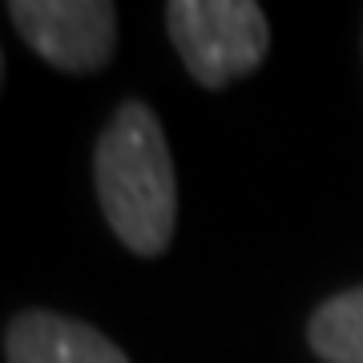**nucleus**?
<instances>
[{
	"label": "nucleus",
	"mask_w": 363,
	"mask_h": 363,
	"mask_svg": "<svg viewBox=\"0 0 363 363\" xmlns=\"http://www.w3.org/2000/svg\"><path fill=\"white\" fill-rule=\"evenodd\" d=\"M93 182L113 234L133 255H162L178 222V182L162 121L142 101H125L105 125Z\"/></svg>",
	"instance_id": "f257e3e1"
},
{
	"label": "nucleus",
	"mask_w": 363,
	"mask_h": 363,
	"mask_svg": "<svg viewBox=\"0 0 363 363\" xmlns=\"http://www.w3.org/2000/svg\"><path fill=\"white\" fill-rule=\"evenodd\" d=\"M16 33L52 69L93 73L105 69L117 40V9L101 0H13Z\"/></svg>",
	"instance_id": "7ed1b4c3"
},
{
	"label": "nucleus",
	"mask_w": 363,
	"mask_h": 363,
	"mask_svg": "<svg viewBox=\"0 0 363 363\" xmlns=\"http://www.w3.org/2000/svg\"><path fill=\"white\" fill-rule=\"evenodd\" d=\"M307 339L323 363H363V286L327 298L311 315Z\"/></svg>",
	"instance_id": "39448f33"
},
{
	"label": "nucleus",
	"mask_w": 363,
	"mask_h": 363,
	"mask_svg": "<svg viewBox=\"0 0 363 363\" xmlns=\"http://www.w3.org/2000/svg\"><path fill=\"white\" fill-rule=\"evenodd\" d=\"M0 69H4V65H0Z\"/></svg>",
	"instance_id": "423d86ee"
},
{
	"label": "nucleus",
	"mask_w": 363,
	"mask_h": 363,
	"mask_svg": "<svg viewBox=\"0 0 363 363\" xmlns=\"http://www.w3.org/2000/svg\"><path fill=\"white\" fill-rule=\"evenodd\" d=\"M9 363H130L113 339L97 327L52 311H25L4 335Z\"/></svg>",
	"instance_id": "20e7f679"
},
{
	"label": "nucleus",
	"mask_w": 363,
	"mask_h": 363,
	"mask_svg": "<svg viewBox=\"0 0 363 363\" xmlns=\"http://www.w3.org/2000/svg\"><path fill=\"white\" fill-rule=\"evenodd\" d=\"M166 25L190 77L206 89L255 73L271 49L267 13L250 0H174Z\"/></svg>",
	"instance_id": "f03ea898"
}]
</instances>
